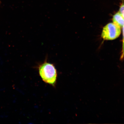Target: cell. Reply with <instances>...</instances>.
<instances>
[{"label": "cell", "instance_id": "cell-3", "mask_svg": "<svg viewBox=\"0 0 124 124\" xmlns=\"http://www.w3.org/2000/svg\"><path fill=\"white\" fill-rule=\"evenodd\" d=\"M113 21L114 24L120 28H123L124 25V18L120 12L116 13L113 16Z\"/></svg>", "mask_w": 124, "mask_h": 124}, {"label": "cell", "instance_id": "cell-1", "mask_svg": "<svg viewBox=\"0 0 124 124\" xmlns=\"http://www.w3.org/2000/svg\"><path fill=\"white\" fill-rule=\"evenodd\" d=\"M39 75L45 83L55 86L57 78L56 69L53 63L48 62L46 59L38 67Z\"/></svg>", "mask_w": 124, "mask_h": 124}, {"label": "cell", "instance_id": "cell-2", "mask_svg": "<svg viewBox=\"0 0 124 124\" xmlns=\"http://www.w3.org/2000/svg\"><path fill=\"white\" fill-rule=\"evenodd\" d=\"M121 33L120 27L114 23H109L104 27L101 37L105 40H113L118 38Z\"/></svg>", "mask_w": 124, "mask_h": 124}, {"label": "cell", "instance_id": "cell-5", "mask_svg": "<svg viewBox=\"0 0 124 124\" xmlns=\"http://www.w3.org/2000/svg\"><path fill=\"white\" fill-rule=\"evenodd\" d=\"M123 49H122V58L124 56V25L123 27Z\"/></svg>", "mask_w": 124, "mask_h": 124}, {"label": "cell", "instance_id": "cell-4", "mask_svg": "<svg viewBox=\"0 0 124 124\" xmlns=\"http://www.w3.org/2000/svg\"><path fill=\"white\" fill-rule=\"evenodd\" d=\"M119 12L124 18V2L122 3L120 6Z\"/></svg>", "mask_w": 124, "mask_h": 124}]
</instances>
